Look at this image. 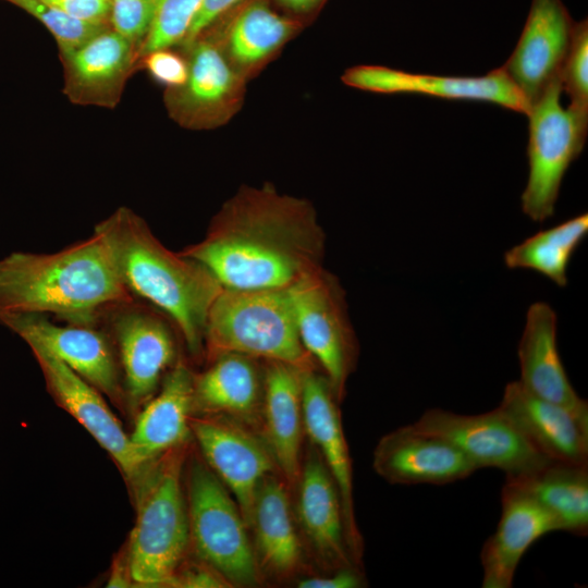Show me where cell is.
<instances>
[{
  "instance_id": "cell-1",
  "label": "cell",
  "mask_w": 588,
  "mask_h": 588,
  "mask_svg": "<svg viewBox=\"0 0 588 588\" xmlns=\"http://www.w3.org/2000/svg\"><path fill=\"white\" fill-rule=\"evenodd\" d=\"M323 250L313 205L264 184L240 188L204 238L180 253L206 267L224 289L286 290L322 267Z\"/></svg>"
},
{
  "instance_id": "cell-2",
  "label": "cell",
  "mask_w": 588,
  "mask_h": 588,
  "mask_svg": "<svg viewBox=\"0 0 588 588\" xmlns=\"http://www.w3.org/2000/svg\"><path fill=\"white\" fill-rule=\"evenodd\" d=\"M131 301L95 233L57 253L14 252L0 259V313L53 314L91 324L101 311Z\"/></svg>"
},
{
  "instance_id": "cell-3",
  "label": "cell",
  "mask_w": 588,
  "mask_h": 588,
  "mask_svg": "<svg viewBox=\"0 0 588 588\" xmlns=\"http://www.w3.org/2000/svg\"><path fill=\"white\" fill-rule=\"evenodd\" d=\"M94 233L106 245L125 286L162 310L188 351L198 355L209 309L223 286L198 261L168 249L146 221L120 207Z\"/></svg>"
},
{
  "instance_id": "cell-4",
  "label": "cell",
  "mask_w": 588,
  "mask_h": 588,
  "mask_svg": "<svg viewBox=\"0 0 588 588\" xmlns=\"http://www.w3.org/2000/svg\"><path fill=\"white\" fill-rule=\"evenodd\" d=\"M183 446L148 463L132 482L136 520L126 547L133 586H170L189 546Z\"/></svg>"
},
{
  "instance_id": "cell-5",
  "label": "cell",
  "mask_w": 588,
  "mask_h": 588,
  "mask_svg": "<svg viewBox=\"0 0 588 588\" xmlns=\"http://www.w3.org/2000/svg\"><path fill=\"white\" fill-rule=\"evenodd\" d=\"M204 345L211 358L236 353L302 370L315 366L302 344L287 289L223 287L209 309Z\"/></svg>"
},
{
  "instance_id": "cell-6",
  "label": "cell",
  "mask_w": 588,
  "mask_h": 588,
  "mask_svg": "<svg viewBox=\"0 0 588 588\" xmlns=\"http://www.w3.org/2000/svg\"><path fill=\"white\" fill-rule=\"evenodd\" d=\"M560 76L531 103L527 147L529 173L522 194L523 212L536 222L554 213L562 180L584 149L588 111L561 102Z\"/></svg>"
},
{
  "instance_id": "cell-7",
  "label": "cell",
  "mask_w": 588,
  "mask_h": 588,
  "mask_svg": "<svg viewBox=\"0 0 588 588\" xmlns=\"http://www.w3.org/2000/svg\"><path fill=\"white\" fill-rule=\"evenodd\" d=\"M189 543L198 559L229 584L257 581L249 529L229 489L210 467L193 461L187 480Z\"/></svg>"
},
{
  "instance_id": "cell-8",
  "label": "cell",
  "mask_w": 588,
  "mask_h": 588,
  "mask_svg": "<svg viewBox=\"0 0 588 588\" xmlns=\"http://www.w3.org/2000/svg\"><path fill=\"white\" fill-rule=\"evenodd\" d=\"M303 346L319 364L340 401L357 357L345 293L322 267L287 289Z\"/></svg>"
},
{
  "instance_id": "cell-9",
  "label": "cell",
  "mask_w": 588,
  "mask_h": 588,
  "mask_svg": "<svg viewBox=\"0 0 588 588\" xmlns=\"http://www.w3.org/2000/svg\"><path fill=\"white\" fill-rule=\"evenodd\" d=\"M180 47L188 71L182 85L166 88L163 101L169 117L195 131L224 125L242 107L246 77L230 62L211 28Z\"/></svg>"
},
{
  "instance_id": "cell-10",
  "label": "cell",
  "mask_w": 588,
  "mask_h": 588,
  "mask_svg": "<svg viewBox=\"0 0 588 588\" xmlns=\"http://www.w3.org/2000/svg\"><path fill=\"white\" fill-rule=\"evenodd\" d=\"M413 425L454 444L477 469L502 470L506 480L526 477L553 462L499 407L478 415L431 408Z\"/></svg>"
},
{
  "instance_id": "cell-11",
  "label": "cell",
  "mask_w": 588,
  "mask_h": 588,
  "mask_svg": "<svg viewBox=\"0 0 588 588\" xmlns=\"http://www.w3.org/2000/svg\"><path fill=\"white\" fill-rule=\"evenodd\" d=\"M32 350L56 402L71 414L112 456L125 478L133 482L146 466L138 461L122 425L101 392L84 380L48 346L32 335L21 336Z\"/></svg>"
},
{
  "instance_id": "cell-12",
  "label": "cell",
  "mask_w": 588,
  "mask_h": 588,
  "mask_svg": "<svg viewBox=\"0 0 588 588\" xmlns=\"http://www.w3.org/2000/svg\"><path fill=\"white\" fill-rule=\"evenodd\" d=\"M133 303L114 306L111 328L119 348L125 400L137 411L155 395L163 372L174 363L176 347L167 321Z\"/></svg>"
},
{
  "instance_id": "cell-13",
  "label": "cell",
  "mask_w": 588,
  "mask_h": 588,
  "mask_svg": "<svg viewBox=\"0 0 588 588\" xmlns=\"http://www.w3.org/2000/svg\"><path fill=\"white\" fill-rule=\"evenodd\" d=\"M0 323L20 338L42 342L66 366L110 397L126 403L123 380L109 338L91 324H57L42 314L0 313Z\"/></svg>"
},
{
  "instance_id": "cell-14",
  "label": "cell",
  "mask_w": 588,
  "mask_h": 588,
  "mask_svg": "<svg viewBox=\"0 0 588 588\" xmlns=\"http://www.w3.org/2000/svg\"><path fill=\"white\" fill-rule=\"evenodd\" d=\"M345 85L379 94H419L450 100L490 102L527 114L529 103L503 66L483 76L408 73L382 65H357L343 74Z\"/></svg>"
},
{
  "instance_id": "cell-15",
  "label": "cell",
  "mask_w": 588,
  "mask_h": 588,
  "mask_svg": "<svg viewBox=\"0 0 588 588\" xmlns=\"http://www.w3.org/2000/svg\"><path fill=\"white\" fill-rule=\"evenodd\" d=\"M63 94L74 105L115 108L138 64V50L111 26L78 48L59 53Z\"/></svg>"
},
{
  "instance_id": "cell-16",
  "label": "cell",
  "mask_w": 588,
  "mask_h": 588,
  "mask_svg": "<svg viewBox=\"0 0 588 588\" xmlns=\"http://www.w3.org/2000/svg\"><path fill=\"white\" fill-rule=\"evenodd\" d=\"M575 24L561 0H531L519 40L503 65L529 106L560 76Z\"/></svg>"
},
{
  "instance_id": "cell-17",
  "label": "cell",
  "mask_w": 588,
  "mask_h": 588,
  "mask_svg": "<svg viewBox=\"0 0 588 588\" xmlns=\"http://www.w3.org/2000/svg\"><path fill=\"white\" fill-rule=\"evenodd\" d=\"M191 430L209 467L235 498L249 528L256 489L275 464L267 445L220 418L192 417Z\"/></svg>"
},
{
  "instance_id": "cell-18",
  "label": "cell",
  "mask_w": 588,
  "mask_h": 588,
  "mask_svg": "<svg viewBox=\"0 0 588 588\" xmlns=\"http://www.w3.org/2000/svg\"><path fill=\"white\" fill-rule=\"evenodd\" d=\"M338 397L326 376L315 370L303 375L304 429L317 446L338 488L350 554L357 565L362 558V537L353 502V473L348 446L343 432Z\"/></svg>"
},
{
  "instance_id": "cell-19",
  "label": "cell",
  "mask_w": 588,
  "mask_h": 588,
  "mask_svg": "<svg viewBox=\"0 0 588 588\" xmlns=\"http://www.w3.org/2000/svg\"><path fill=\"white\" fill-rule=\"evenodd\" d=\"M372 464L379 476L394 485H446L477 470L454 444L413 424L383 436Z\"/></svg>"
},
{
  "instance_id": "cell-20",
  "label": "cell",
  "mask_w": 588,
  "mask_h": 588,
  "mask_svg": "<svg viewBox=\"0 0 588 588\" xmlns=\"http://www.w3.org/2000/svg\"><path fill=\"white\" fill-rule=\"evenodd\" d=\"M501 501L497 529L480 552L483 588H511L529 547L546 534L559 531L554 517L515 485L505 481Z\"/></svg>"
},
{
  "instance_id": "cell-21",
  "label": "cell",
  "mask_w": 588,
  "mask_h": 588,
  "mask_svg": "<svg viewBox=\"0 0 588 588\" xmlns=\"http://www.w3.org/2000/svg\"><path fill=\"white\" fill-rule=\"evenodd\" d=\"M558 316L544 302L531 304L517 347L520 384L534 395L558 404L588 424V403L573 388L558 343Z\"/></svg>"
},
{
  "instance_id": "cell-22",
  "label": "cell",
  "mask_w": 588,
  "mask_h": 588,
  "mask_svg": "<svg viewBox=\"0 0 588 588\" xmlns=\"http://www.w3.org/2000/svg\"><path fill=\"white\" fill-rule=\"evenodd\" d=\"M498 407L550 460L588 464V424L568 409L534 395L518 380L505 385Z\"/></svg>"
},
{
  "instance_id": "cell-23",
  "label": "cell",
  "mask_w": 588,
  "mask_h": 588,
  "mask_svg": "<svg viewBox=\"0 0 588 588\" xmlns=\"http://www.w3.org/2000/svg\"><path fill=\"white\" fill-rule=\"evenodd\" d=\"M291 365L267 362L260 416L266 445L286 480L296 483L301 474L303 375Z\"/></svg>"
},
{
  "instance_id": "cell-24",
  "label": "cell",
  "mask_w": 588,
  "mask_h": 588,
  "mask_svg": "<svg viewBox=\"0 0 588 588\" xmlns=\"http://www.w3.org/2000/svg\"><path fill=\"white\" fill-rule=\"evenodd\" d=\"M194 412V375L177 362L163 379L160 391L139 412L130 434L142 465L183 446L189 436Z\"/></svg>"
},
{
  "instance_id": "cell-25",
  "label": "cell",
  "mask_w": 588,
  "mask_h": 588,
  "mask_svg": "<svg viewBox=\"0 0 588 588\" xmlns=\"http://www.w3.org/2000/svg\"><path fill=\"white\" fill-rule=\"evenodd\" d=\"M297 482L298 517L311 546L326 563L338 568L355 567L347 547L340 494L321 457L309 454Z\"/></svg>"
},
{
  "instance_id": "cell-26",
  "label": "cell",
  "mask_w": 588,
  "mask_h": 588,
  "mask_svg": "<svg viewBox=\"0 0 588 588\" xmlns=\"http://www.w3.org/2000/svg\"><path fill=\"white\" fill-rule=\"evenodd\" d=\"M194 376V411L252 422L261 412L264 372L255 358L224 353Z\"/></svg>"
},
{
  "instance_id": "cell-27",
  "label": "cell",
  "mask_w": 588,
  "mask_h": 588,
  "mask_svg": "<svg viewBox=\"0 0 588 588\" xmlns=\"http://www.w3.org/2000/svg\"><path fill=\"white\" fill-rule=\"evenodd\" d=\"M296 24L265 0L243 7L223 30H215L233 66L245 77L273 57L296 32Z\"/></svg>"
},
{
  "instance_id": "cell-28",
  "label": "cell",
  "mask_w": 588,
  "mask_h": 588,
  "mask_svg": "<svg viewBox=\"0 0 588 588\" xmlns=\"http://www.w3.org/2000/svg\"><path fill=\"white\" fill-rule=\"evenodd\" d=\"M284 483L267 475L258 485L250 515L256 553L261 564L275 574L293 572L301 560V546L293 524Z\"/></svg>"
},
{
  "instance_id": "cell-29",
  "label": "cell",
  "mask_w": 588,
  "mask_h": 588,
  "mask_svg": "<svg viewBox=\"0 0 588 588\" xmlns=\"http://www.w3.org/2000/svg\"><path fill=\"white\" fill-rule=\"evenodd\" d=\"M588 464L551 462L523 478L505 480L525 491L556 520L559 531H588Z\"/></svg>"
},
{
  "instance_id": "cell-30",
  "label": "cell",
  "mask_w": 588,
  "mask_h": 588,
  "mask_svg": "<svg viewBox=\"0 0 588 588\" xmlns=\"http://www.w3.org/2000/svg\"><path fill=\"white\" fill-rule=\"evenodd\" d=\"M587 233L588 215L581 213L515 245L504 254V265L534 270L566 286L569 261Z\"/></svg>"
},
{
  "instance_id": "cell-31",
  "label": "cell",
  "mask_w": 588,
  "mask_h": 588,
  "mask_svg": "<svg viewBox=\"0 0 588 588\" xmlns=\"http://www.w3.org/2000/svg\"><path fill=\"white\" fill-rule=\"evenodd\" d=\"M203 0H156L154 17L139 52V59L154 50L181 46Z\"/></svg>"
},
{
  "instance_id": "cell-32",
  "label": "cell",
  "mask_w": 588,
  "mask_h": 588,
  "mask_svg": "<svg viewBox=\"0 0 588 588\" xmlns=\"http://www.w3.org/2000/svg\"><path fill=\"white\" fill-rule=\"evenodd\" d=\"M37 19L53 36L59 53L70 52L111 26L75 19L41 0H5Z\"/></svg>"
},
{
  "instance_id": "cell-33",
  "label": "cell",
  "mask_w": 588,
  "mask_h": 588,
  "mask_svg": "<svg viewBox=\"0 0 588 588\" xmlns=\"http://www.w3.org/2000/svg\"><path fill=\"white\" fill-rule=\"evenodd\" d=\"M560 79L569 106L588 111V23L575 24L572 42L563 62Z\"/></svg>"
},
{
  "instance_id": "cell-34",
  "label": "cell",
  "mask_w": 588,
  "mask_h": 588,
  "mask_svg": "<svg viewBox=\"0 0 588 588\" xmlns=\"http://www.w3.org/2000/svg\"><path fill=\"white\" fill-rule=\"evenodd\" d=\"M156 0H111L110 25L138 50L154 17Z\"/></svg>"
},
{
  "instance_id": "cell-35",
  "label": "cell",
  "mask_w": 588,
  "mask_h": 588,
  "mask_svg": "<svg viewBox=\"0 0 588 588\" xmlns=\"http://www.w3.org/2000/svg\"><path fill=\"white\" fill-rule=\"evenodd\" d=\"M139 65L166 88L177 87L187 77V60L184 53H179L173 48L157 49L144 54L139 59Z\"/></svg>"
},
{
  "instance_id": "cell-36",
  "label": "cell",
  "mask_w": 588,
  "mask_h": 588,
  "mask_svg": "<svg viewBox=\"0 0 588 588\" xmlns=\"http://www.w3.org/2000/svg\"><path fill=\"white\" fill-rule=\"evenodd\" d=\"M85 22L110 24L111 0H41Z\"/></svg>"
},
{
  "instance_id": "cell-37",
  "label": "cell",
  "mask_w": 588,
  "mask_h": 588,
  "mask_svg": "<svg viewBox=\"0 0 588 588\" xmlns=\"http://www.w3.org/2000/svg\"><path fill=\"white\" fill-rule=\"evenodd\" d=\"M242 0H203L192 26L181 46L192 41L203 32L213 26L226 12L233 9Z\"/></svg>"
},
{
  "instance_id": "cell-38",
  "label": "cell",
  "mask_w": 588,
  "mask_h": 588,
  "mask_svg": "<svg viewBox=\"0 0 588 588\" xmlns=\"http://www.w3.org/2000/svg\"><path fill=\"white\" fill-rule=\"evenodd\" d=\"M229 584L215 569L207 566H191L182 572L179 571L174 576L171 587L183 588H218L226 587Z\"/></svg>"
},
{
  "instance_id": "cell-39",
  "label": "cell",
  "mask_w": 588,
  "mask_h": 588,
  "mask_svg": "<svg viewBox=\"0 0 588 588\" xmlns=\"http://www.w3.org/2000/svg\"><path fill=\"white\" fill-rule=\"evenodd\" d=\"M363 579L356 567L339 568L336 573L327 577L306 578L298 583L301 588H357Z\"/></svg>"
},
{
  "instance_id": "cell-40",
  "label": "cell",
  "mask_w": 588,
  "mask_h": 588,
  "mask_svg": "<svg viewBox=\"0 0 588 588\" xmlns=\"http://www.w3.org/2000/svg\"><path fill=\"white\" fill-rule=\"evenodd\" d=\"M109 587H130L133 586L126 551L121 553L117 559L113 571L111 572L110 579L108 580Z\"/></svg>"
},
{
  "instance_id": "cell-41",
  "label": "cell",
  "mask_w": 588,
  "mask_h": 588,
  "mask_svg": "<svg viewBox=\"0 0 588 588\" xmlns=\"http://www.w3.org/2000/svg\"><path fill=\"white\" fill-rule=\"evenodd\" d=\"M281 5L293 12H307L316 7L320 0H277Z\"/></svg>"
}]
</instances>
